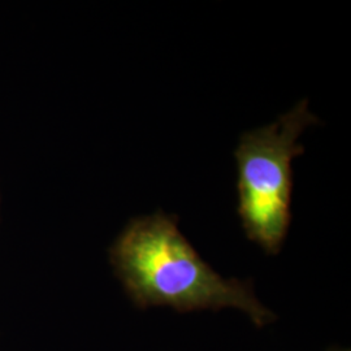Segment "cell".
Listing matches in <instances>:
<instances>
[{"instance_id": "2", "label": "cell", "mask_w": 351, "mask_h": 351, "mask_svg": "<svg viewBox=\"0 0 351 351\" xmlns=\"http://www.w3.org/2000/svg\"><path fill=\"white\" fill-rule=\"evenodd\" d=\"M319 120L300 101L269 125L246 132L234 151L239 219L246 237L277 255L291 221L293 160L304 152L298 138Z\"/></svg>"}, {"instance_id": "1", "label": "cell", "mask_w": 351, "mask_h": 351, "mask_svg": "<svg viewBox=\"0 0 351 351\" xmlns=\"http://www.w3.org/2000/svg\"><path fill=\"white\" fill-rule=\"evenodd\" d=\"M163 211L134 217L113 242L110 261L138 308L167 306L178 313L237 308L264 326L275 315L254 294L250 281L224 278L202 259Z\"/></svg>"}, {"instance_id": "3", "label": "cell", "mask_w": 351, "mask_h": 351, "mask_svg": "<svg viewBox=\"0 0 351 351\" xmlns=\"http://www.w3.org/2000/svg\"><path fill=\"white\" fill-rule=\"evenodd\" d=\"M330 351H350V350H330Z\"/></svg>"}]
</instances>
